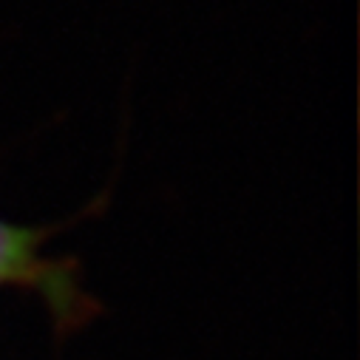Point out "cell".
Here are the masks:
<instances>
[{
	"label": "cell",
	"mask_w": 360,
	"mask_h": 360,
	"mask_svg": "<svg viewBox=\"0 0 360 360\" xmlns=\"http://www.w3.org/2000/svg\"><path fill=\"white\" fill-rule=\"evenodd\" d=\"M0 284H37L51 290L49 266L37 255V236L0 221Z\"/></svg>",
	"instance_id": "obj_1"
}]
</instances>
